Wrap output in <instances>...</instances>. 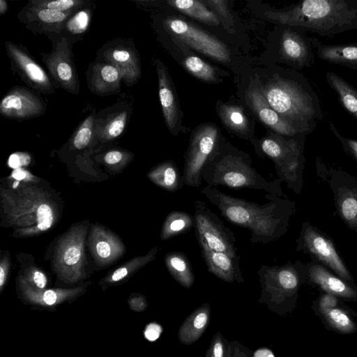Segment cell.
<instances>
[{
    "label": "cell",
    "instance_id": "cell-14",
    "mask_svg": "<svg viewBox=\"0 0 357 357\" xmlns=\"http://www.w3.org/2000/svg\"><path fill=\"white\" fill-rule=\"evenodd\" d=\"M298 243L297 250L310 252L342 279L351 280L350 274L332 242L308 224L303 225Z\"/></svg>",
    "mask_w": 357,
    "mask_h": 357
},
{
    "label": "cell",
    "instance_id": "cell-26",
    "mask_svg": "<svg viewBox=\"0 0 357 357\" xmlns=\"http://www.w3.org/2000/svg\"><path fill=\"white\" fill-rule=\"evenodd\" d=\"M316 55L332 64L357 69V43L326 45L314 40Z\"/></svg>",
    "mask_w": 357,
    "mask_h": 357
},
{
    "label": "cell",
    "instance_id": "cell-43",
    "mask_svg": "<svg viewBox=\"0 0 357 357\" xmlns=\"http://www.w3.org/2000/svg\"><path fill=\"white\" fill-rule=\"evenodd\" d=\"M329 128L341 142L345 151L349 153L352 157L357 158V141L346 138L341 135L333 123H330Z\"/></svg>",
    "mask_w": 357,
    "mask_h": 357
},
{
    "label": "cell",
    "instance_id": "cell-52",
    "mask_svg": "<svg viewBox=\"0 0 357 357\" xmlns=\"http://www.w3.org/2000/svg\"><path fill=\"white\" fill-rule=\"evenodd\" d=\"M252 357H275L272 351L268 348H260L252 354Z\"/></svg>",
    "mask_w": 357,
    "mask_h": 357
},
{
    "label": "cell",
    "instance_id": "cell-45",
    "mask_svg": "<svg viewBox=\"0 0 357 357\" xmlns=\"http://www.w3.org/2000/svg\"><path fill=\"white\" fill-rule=\"evenodd\" d=\"M31 162V157L27 153L17 152L11 154L8 158V166L14 169L28 165Z\"/></svg>",
    "mask_w": 357,
    "mask_h": 357
},
{
    "label": "cell",
    "instance_id": "cell-23",
    "mask_svg": "<svg viewBox=\"0 0 357 357\" xmlns=\"http://www.w3.org/2000/svg\"><path fill=\"white\" fill-rule=\"evenodd\" d=\"M18 284L24 301L34 305L54 307L66 301L76 298L83 291V287L73 289H38L31 287L22 276Z\"/></svg>",
    "mask_w": 357,
    "mask_h": 357
},
{
    "label": "cell",
    "instance_id": "cell-21",
    "mask_svg": "<svg viewBox=\"0 0 357 357\" xmlns=\"http://www.w3.org/2000/svg\"><path fill=\"white\" fill-rule=\"evenodd\" d=\"M122 77L113 66L101 61L91 63L86 72L87 86L90 91L100 96L118 93Z\"/></svg>",
    "mask_w": 357,
    "mask_h": 357
},
{
    "label": "cell",
    "instance_id": "cell-41",
    "mask_svg": "<svg viewBox=\"0 0 357 357\" xmlns=\"http://www.w3.org/2000/svg\"><path fill=\"white\" fill-rule=\"evenodd\" d=\"M229 342L220 332H217L211 341L205 357H226Z\"/></svg>",
    "mask_w": 357,
    "mask_h": 357
},
{
    "label": "cell",
    "instance_id": "cell-37",
    "mask_svg": "<svg viewBox=\"0 0 357 357\" xmlns=\"http://www.w3.org/2000/svg\"><path fill=\"white\" fill-rule=\"evenodd\" d=\"M220 113L222 120L231 129L241 134L246 132L248 120L240 107L224 105L221 107Z\"/></svg>",
    "mask_w": 357,
    "mask_h": 357
},
{
    "label": "cell",
    "instance_id": "cell-48",
    "mask_svg": "<svg viewBox=\"0 0 357 357\" xmlns=\"http://www.w3.org/2000/svg\"><path fill=\"white\" fill-rule=\"evenodd\" d=\"M233 357H252L250 351L238 342H230Z\"/></svg>",
    "mask_w": 357,
    "mask_h": 357
},
{
    "label": "cell",
    "instance_id": "cell-7",
    "mask_svg": "<svg viewBox=\"0 0 357 357\" xmlns=\"http://www.w3.org/2000/svg\"><path fill=\"white\" fill-rule=\"evenodd\" d=\"M297 268L290 262L282 266L261 265L257 271L261 288L259 302L274 310L292 297L299 284Z\"/></svg>",
    "mask_w": 357,
    "mask_h": 357
},
{
    "label": "cell",
    "instance_id": "cell-27",
    "mask_svg": "<svg viewBox=\"0 0 357 357\" xmlns=\"http://www.w3.org/2000/svg\"><path fill=\"white\" fill-rule=\"evenodd\" d=\"M310 277L328 294L347 298H355L356 291L341 279L334 276L320 265H313L309 270Z\"/></svg>",
    "mask_w": 357,
    "mask_h": 357
},
{
    "label": "cell",
    "instance_id": "cell-24",
    "mask_svg": "<svg viewBox=\"0 0 357 357\" xmlns=\"http://www.w3.org/2000/svg\"><path fill=\"white\" fill-rule=\"evenodd\" d=\"M249 100L253 110L260 120L275 132L288 137L300 134L269 105L262 91H251L249 93Z\"/></svg>",
    "mask_w": 357,
    "mask_h": 357
},
{
    "label": "cell",
    "instance_id": "cell-3",
    "mask_svg": "<svg viewBox=\"0 0 357 357\" xmlns=\"http://www.w3.org/2000/svg\"><path fill=\"white\" fill-rule=\"evenodd\" d=\"M289 27L329 36L357 30V0H305L284 11L268 12Z\"/></svg>",
    "mask_w": 357,
    "mask_h": 357
},
{
    "label": "cell",
    "instance_id": "cell-49",
    "mask_svg": "<svg viewBox=\"0 0 357 357\" xmlns=\"http://www.w3.org/2000/svg\"><path fill=\"white\" fill-rule=\"evenodd\" d=\"M162 331V328L160 325L155 323H151L146 326L144 330V337L151 342L157 340Z\"/></svg>",
    "mask_w": 357,
    "mask_h": 357
},
{
    "label": "cell",
    "instance_id": "cell-34",
    "mask_svg": "<svg viewBox=\"0 0 357 357\" xmlns=\"http://www.w3.org/2000/svg\"><path fill=\"white\" fill-rule=\"evenodd\" d=\"M158 252L156 247L151 248L149 252L144 255L138 256L127 261L121 266L119 267L111 274L105 278V283H115L118 282L130 274L134 273L142 267L144 266L151 261L154 260Z\"/></svg>",
    "mask_w": 357,
    "mask_h": 357
},
{
    "label": "cell",
    "instance_id": "cell-40",
    "mask_svg": "<svg viewBox=\"0 0 357 357\" xmlns=\"http://www.w3.org/2000/svg\"><path fill=\"white\" fill-rule=\"evenodd\" d=\"M339 209L340 213L351 225H357V194L344 193L340 197Z\"/></svg>",
    "mask_w": 357,
    "mask_h": 357
},
{
    "label": "cell",
    "instance_id": "cell-2",
    "mask_svg": "<svg viewBox=\"0 0 357 357\" xmlns=\"http://www.w3.org/2000/svg\"><path fill=\"white\" fill-rule=\"evenodd\" d=\"M262 93L269 105L300 134L312 132L324 119L318 95L301 74L277 75Z\"/></svg>",
    "mask_w": 357,
    "mask_h": 357
},
{
    "label": "cell",
    "instance_id": "cell-25",
    "mask_svg": "<svg viewBox=\"0 0 357 357\" xmlns=\"http://www.w3.org/2000/svg\"><path fill=\"white\" fill-rule=\"evenodd\" d=\"M211 320V306L203 303L193 310L178 328V337L181 343L190 345L197 342L206 331Z\"/></svg>",
    "mask_w": 357,
    "mask_h": 357
},
{
    "label": "cell",
    "instance_id": "cell-30",
    "mask_svg": "<svg viewBox=\"0 0 357 357\" xmlns=\"http://www.w3.org/2000/svg\"><path fill=\"white\" fill-rule=\"evenodd\" d=\"M326 79L342 106L357 120V89L333 72H327Z\"/></svg>",
    "mask_w": 357,
    "mask_h": 357
},
{
    "label": "cell",
    "instance_id": "cell-29",
    "mask_svg": "<svg viewBox=\"0 0 357 357\" xmlns=\"http://www.w3.org/2000/svg\"><path fill=\"white\" fill-rule=\"evenodd\" d=\"M166 267L172 278L181 286L190 289L195 282V274L187 256L181 252H169L165 258Z\"/></svg>",
    "mask_w": 357,
    "mask_h": 357
},
{
    "label": "cell",
    "instance_id": "cell-16",
    "mask_svg": "<svg viewBox=\"0 0 357 357\" xmlns=\"http://www.w3.org/2000/svg\"><path fill=\"white\" fill-rule=\"evenodd\" d=\"M286 29L280 40L282 57L297 69L311 68L314 62V39L305 36L304 31Z\"/></svg>",
    "mask_w": 357,
    "mask_h": 357
},
{
    "label": "cell",
    "instance_id": "cell-28",
    "mask_svg": "<svg viewBox=\"0 0 357 357\" xmlns=\"http://www.w3.org/2000/svg\"><path fill=\"white\" fill-rule=\"evenodd\" d=\"M147 178L158 187L169 192H176L184 184L183 176L172 160L158 164L149 172Z\"/></svg>",
    "mask_w": 357,
    "mask_h": 357
},
{
    "label": "cell",
    "instance_id": "cell-17",
    "mask_svg": "<svg viewBox=\"0 0 357 357\" xmlns=\"http://www.w3.org/2000/svg\"><path fill=\"white\" fill-rule=\"evenodd\" d=\"M75 13H62L28 3L18 13L17 19L34 33L61 34L68 18Z\"/></svg>",
    "mask_w": 357,
    "mask_h": 357
},
{
    "label": "cell",
    "instance_id": "cell-6",
    "mask_svg": "<svg viewBox=\"0 0 357 357\" xmlns=\"http://www.w3.org/2000/svg\"><path fill=\"white\" fill-rule=\"evenodd\" d=\"M86 232V225L77 224L57 241L53 266L59 278L65 282L75 283L85 276L84 243Z\"/></svg>",
    "mask_w": 357,
    "mask_h": 357
},
{
    "label": "cell",
    "instance_id": "cell-32",
    "mask_svg": "<svg viewBox=\"0 0 357 357\" xmlns=\"http://www.w3.org/2000/svg\"><path fill=\"white\" fill-rule=\"evenodd\" d=\"M168 4L180 12L207 24L216 26L220 21L217 15L204 3L197 0L168 1Z\"/></svg>",
    "mask_w": 357,
    "mask_h": 357
},
{
    "label": "cell",
    "instance_id": "cell-33",
    "mask_svg": "<svg viewBox=\"0 0 357 357\" xmlns=\"http://www.w3.org/2000/svg\"><path fill=\"white\" fill-rule=\"evenodd\" d=\"M92 17L91 6H86L72 15L66 21L61 33H65L70 42L78 40V36H82L89 29Z\"/></svg>",
    "mask_w": 357,
    "mask_h": 357
},
{
    "label": "cell",
    "instance_id": "cell-55",
    "mask_svg": "<svg viewBox=\"0 0 357 357\" xmlns=\"http://www.w3.org/2000/svg\"><path fill=\"white\" fill-rule=\"evenodd\" d=\"M226 357H233L232 356V353H231V345H230V342L228 344L227 351V356Z\"/></svg>",
    "mask_w": 357,
    "mask_h": 357
},
{
    "label": "cell",
    "instance_id": "cell-56",
    "mask_svg": "<svg viewBox=\"0 0 357 357\" xmlns=\"http://www.w3.org/2000/svg\"><path fill=\"white\" fill-rule=\"evenodd\" d=\"M356 159V160L357 161V158H354Z\"/></svg>",
    "mask_w": 357,
    "mask_h": 357
},
{
    "label": "cell",
    "instance_id": "cell-50",
    "mask_svg": "<svg viewBox=\"0 0 357 357\" xmlns=\"http://www.w3.org/2000/svg\"><path fill=\"white\" fill-rule=\"evenodd\" d=\"M207 4H209L220 15L226 17L229 15L227 1H206Z\"/></svg>",
    "mask_w": 357,
    "mask_h": 357
},
{
    "label": "cell",
    "instance_id": "cell-8",
    "mask_svg": "<svg viewBox=\"0 0 357 357\" xmlns=\"http://www.w3.org/2000/svg\"><path fill=\"white\" fill-rule=\"evenodd\" d=\"M218 132L215 127L206 125L192 136L185 155L183 183L188 187L199 188L202 181L204 167L218 149Z\"/></svg>",
    "mask_w": 357,
    "mask_h": 357
},
{
    "label": "cell",
    "instance_id": "cell-44",
    "mask_svg": "<svg viewBox=\"0 0 357 357\" xmlns=\"http://www.w3.org/2000/svg\"><path fill=\"white\" fill-rule=\"evenodd\" d=\"M130 157V153L120 150H111L105 153L104 162L109 165H114L121 162L127 161Z\"/></svg>",
    "mask_w": 357,
    "mask_h": 357
},
{
    "label": "cell",
    "instance_id": "cell-5",
    "mask_svg": "<svg viewBox=\"0 0 357 357\" xmlns=\"http://www.w3.org/2000/svg\"><path fill=\"white\" fill-rule=\"evenodd\" d=\"M6 220L20 236L38 234L50 229L57 219L56 205L45 192L22 186L15 192L1 190Z\"/></svg>",
    "mask_w": 357,
    "mask_h": 357
},
{
    "label": "cell",
    "instance_id": "cell-20",
    "mask_svg": "<svg viewBox=\"0 0 357 357\" xmlns=\"http://www.w3.org/2000/svg\"><path fill=\"white\" fill-rule=\"evenodd\" d=\"M197 241L201 248V255L208 272L226 282H244L239 266L240 255L234 257L224 252L215 251L211 250L203 241Z\"/></svg>",
    "mask_w": 357,
    "mask_h": 357
},
{
    "label": "cell",
    "instance_id": "cell-39",
    "mask_svg": "<svg viewBox=\"0 0 357 357\" xmlns=\"http://www.w3.org/2000/svg\"><path fill=\"white\" fill-rule=\"evenodd\" d=\"M325 317L335 328L343 333H351L355 330V325L343 310L338 308H330L321 310Z\"/></svg>",
    "mask_w": 357,
    "mask_h": 357
},
{
    "label": "cell",
    "instance_id": "cell-4",
    "mask_svg": "<svg viewBox=\"0 0 357 357\" xmlns=\"http://www.w3.org/2000/svg\"><path fill=\"white\" fill-rule=\"evenodd\" d=\"M202 180L208 186H224L230 189L248 188L264 190L278 197L282 195L281 181H268L252 167L250 157L238 150L220 149L204 167Z\"/></svg>",
    "mask_w": 357,
    "mask_h": 357
},
{
    "label": "cell",
    "instance_id": "cell-54",
    "mask_svg": "<svg viewBox=\"0 0 357 357\" xmlns=\"http://www.w3.org/2000/svg\"><path fill=\"white\" fill-rule=\"evenodd\" d=\"M8 3L6 1L0 0V15H3L8 10Z\"/></svg>",
    "mask_w": 357,
    "mask_h": 357
},
{
    "label": "cell",
    "instance_id": "cell-42",
    "mask_svg": "<svg viewBox=\"0 0 357 357\" xmlns=\"http://www.w3.org/2000/svg\"><path fill=\"white\" fill-rule=\"evenodd\" d=\"M22 276L33 288L45 289L47 286L46 275L36 267L29 268Z\"/></svg>",
    "mask_w": 357,
    "mask_h": 357
},
{
    "label": "cell",
    "instance_id": "cell-35",
    "mask_svg": "<svg viewBox=\"0 0 357 357\" xmlns=\"http://www.w3.org/2000/svg\"><path fill=\"white\" fill-rule=\"evenodd\" d=\"M96 114L94 109L74 131L70 139V144L73 149L82 150L89 146L93 139H96L95 120Z\"/></svg>",
    "mask_w": 357,
    "mask_h": 357
},
{
    "label": "cell",
    "instance_id": "cell-46",
    "mask_svg": "<svg viewBox=\"0 0 357 357\" xmlns=\"http://www.w3.org/2000/svg\"><path fill=\"white\" fill-rule=\"evenodd\" d=\"M10 263L9 258L4 256L0 263V291L1 292L8 279Z\"/></svg>",
    "mask_w": 357,
    "mask_h": 357
},
{
    "label": "cell",
    "instance_id": "cell-47",
    "mask_svg": "<svg viewBox=\"0 0 357 357\" xmlns=\"http://www.w3.org/2000/svg\"><path fill=\"white\" fill-rule=\"evenodd\" d=\"M128 303L130 308L136 312H142L147 307L146 298L142 295L131 296Z\"/></svg>",
    "mask_w": 357,
    "mask_h": 357
},
{
    "label": "cell",
    "instance_id": "cell-38",
    "mask_svg": "<svg viewBox=\"0 0 357 357\" xmlns=\"http://www.w3.org/2000/svg\"><path fill=\"white\" fill-rule=\"evenodd\" d=\"M186 69L195 77L206 81L215 82L216 73L213 68L196 56H190L183 61Z\"/></svg>",
    "mask_w": 357,
    "mask_h": 357
},
{
    "label": "cell",
    "instance_id": "cell-1",
    "mask_svg": "<svg viewBox=\"0 0 357 357\" xmlns=\"http://www.w3.org/2000/svg\"><path fill=\"white\" fill-rule=\"evenodd\" d=\"M201 192L230 223L248 229L252 243H268L286 233L294 203L266 193L268 202L262 205L227 195L216 188L204 187Z\"/></svg>",
    "mask_w": 357,
    "mask_h": 357
},
{
    "label": "cell",
    "instance_id": "cell-13",
    "mask_svg": "<svg viewBox=\"0 0 357 357\" xmlns=\"http://www.w3.org/2000/svg\"><path fill=\"white\" fill-rule=\"evenodd\" d=\"M5 47L12 69L27 86L45 95L55 92L52 80L25 48L10 41L5 42Z\"/></svg>",
    "mask_w": 357,
    "mask_h": 357
},
{
    "label": "cell",
    "instance_id": "cell-10",
    "mask_svg": "<svg viewBox=\"0 0 357 357\" xmlns=\"http://www.w3.org/2000/svg\"><path fill=\"white\" fill-rule=\"evenodd\" d=\"M73 43L61 36L50 53H40L41 59L58 87L73 94L79 93V82L75 68Z\"/></svg>",
    "mask_w": 357,
    "mask_h": 357
},
{
    "label": "cell",
    "instance_id": "cell-9",
    "mask_svg": "<svg viewBox=\"0 0 357 357\" xmlns=\"http://www.w3.org/2000/svg\"><path fill=\"white\" fill-rule=\"evenodd\" d=\"M194 214L197 240L203 241L213 250L232 257L239 256L235 246L236 241L233 231L202 201L195 202Z\"/></svg>",
    "mask_w": 357,
    "mask_h": 357
},
{
    "label": "cell",
    "instance_id": "cell-53",
    "mask_svg": "<svg viewBox=\"0 0 357 357\" xmlns=\"http://www.w3.org/2000/svg\"><path fill=\"white\" fill-rule=\"evenodd\" d=\"M27 175H30L28 172L21 168H18L15 169V170L13 172L11 176L17 180H24L27 177Z\"/></svg>",
    "mask_w": 357,
    "mask_h": 357
},
{
    "label": "cell",
    "instance_id": "cell-12",
    "mask_svg": "<svg viewBox=\"0 0 357 357\" xmlns=\"http://www.w3.org/2000/svg\"><path fill=\"white\" fill-rule=\"evenodd\" d=\"M96 60L114 66L128 86L135 84L141 77L140 61L130 39L119 38L105 44L98 50Z\"/></svg>",
    "mask_w": 357,
    "mask_h": 357
},
{
    "label": "cell",
    "instance_id": "cell-15",
    "mask_svg": "<svg viewBox=\"0 0 357 357\" xmlns=\"http://www.w3.org/2000/svg\"><path fill=\"white\" fill-rule=\"evenodd\" d=\"M45 111L43 100L24 86L13 87L0 102V114L9 119H30L43 115Z\"/></svg>",
    "mask_w": 357,
    "mask_h": 357
},
{
    "label": "cell",
    "instance_id": "cell-36",
    "mask_svg": "<svg viewBox=\"0 0 357 357\" xmlns=\"http://www.w3.org/2000/svg\"><path fill=\"white\" fill-rule=\"evenodd\" d=\"M29 3L36 7L62 13H75L91 3L84 0H31Z\"/></svg>",
    "mask_w": 357,
    "mask_h": 357
},
{
    "label": "cell",
    "instance_id": "cell-51",
    "mask_svg": "<svg viewBox=\"0 0 357 357\" xmlns=\"http://www.w3.org/2000/svg\"><path fill=\"white\" fill-rule=\"evenodd\" d=\"M337 305V299L334 295L328 294L323 296L320 300L319 309L320 311L335 307Z\"/></svg>",
    "mask_w": 357,
    "mask_h": 357
},
{
    "label": "cell",
    "instance_id": "cell-31",
    "mask_svg": "<svg viewBox=\"0 0 357 357\" xmlns=\"http://www.w3.org/2000/svg\"><path fill=\"white\" fill-rule=\"evenodd\" d=\"M195 227L194 215L190 213L173 211L165 218L160 231V239L167 241L189 231Z\"/></svg>",
    "mask_w": 357,
    "mask_h": 357
},
{
    "label": "cell",
    "instance_id": "cell-18",
    "mask_svg": "<svg viewBox=\"0 0 357 357\" xmlns=\"http://www.w3.org/2000/svg\"><path fill=\"white\" fill-rule=\"evenodd\" d=\"M91 255L99 266H107L121 257L125 246L119 238L102 225L92 226L89 238Z\"/></svg>",
    "mask_w": 357,
    "mask_h": 357
},
{
    "label": "cell",
    "instance_id": "cell-19",
    "mask_svg": "<svg viewBox=\"0 0 357 357\" xmlns=\"http://www.w3.org/2000/svg\"><path fill=\"white\" fill-rule=\"evenodd\" d=\"M131 113V107L126 103L116 104L96 114V139L102 142L118 138L124 131Z\"/></svg>",
    "mask_w": 357,
    "mask_h": 357
},
{
    "label": "cell",
    "instance_id": "cell-22",
    "mask_svg": "<svg viewBox=\"0 0 357 357\" xmlns=\"http://www.w3.org/2000/svg\"><path fill=\"white\" fill-rule=\"evenodd\" d=\"M158 79V94L166 124L174 135L180 121V111L176 94L165 66L158 59L155 60Z\"/></svg>",
    "mask_w": 357,
    "mask_h": 357
},
{
    "label": "cell",
    "instance_id": "cell-11",
    "mask_svg": "<svg viewBox=\"0 0 357 357\" xmlns=\"http://www.w3.org/2000/svg\"><path fill=\"white\" fill-rule=\"evenodd\" d=\"M165 22L172 34L188 46L218 61H229L228 48L213 36L181 19L167 18Z\"/></svg>",
    "mask_w": 357,
    "mask_h": 357
}]
</instances>
